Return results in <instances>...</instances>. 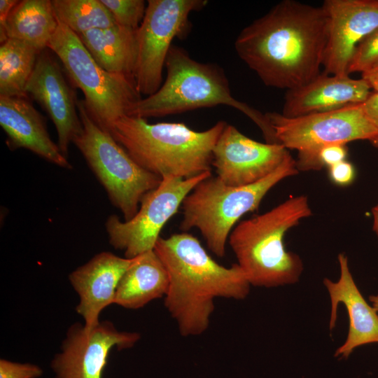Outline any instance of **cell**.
Instances as JSON below:
<instances>
[{
    "mask_svg": "<svg viewBox=\"0 0 378 378\" xmlns=\"http://www.w3.org/2000/svg\"><path fill=\"white\" fill-rule=\"evenodd\" d=\"M16 0H1L0 1V41L1 44L5 42L8 38L6 34V26L8 17L18 4Z\"/></svg>",
    "mask_w": 378,
    "mask_h": 378,
    "instance_id": "obj_30",
    "label": "cell"
},
{
    "mask_svg": "<svg viewBox=\"0 0 378 378\" xmlns=\"http://www.w3.org/2000/svg\"><path fill=\"white\" fill-rule=\"evenodd\" d=\"M329 177L336 185L346 186L351 183L355 178V169L346 160L328 167Z\"/></svg>",
    "mask_w": 378,
    "mask_h": 378,
    "instance_id": "obj_29",
    "label": "cell"
},
{
    "mask_svg": "<svg viewBox=\"0 0 378 378\" xmlns=\"http://www.w3.org/2000/svg\"><path fill=\"white\" fill-rule=\"evenodd\" d=\"M290 155L280 144L256 141L226 123L213 149L211 164L223 183L239 187L265 178Z\"/></svg>",
    "mask_w": 378,
    "mask_h": 378,
    "instance_id": "obj_13",
    "label": "cell"
},
{
    "mask_svg": "<svg viewBox=\"0 0 378 378\" xmlns=\"http://www.w3.org/2000/svg\"><path fill=\"white\" fill-rule=\"evenodd\" d=\"M112 15L116 24L137 30L145 16L143 0H101Z\"/></svg>",
    "mask_w": 378,
    "mask_h": 378,
    "instance_id": "obj_25",
    "label": "cell"
},
{
    "mask_svg": "<svg viewBox=\"0 0 378 378\" xmlns=\"http://www.w3.org/2000/svg\"><path fill=\"white\" fill-rule=\"evenodd\" d=\"M372 213L373 216V230L378 237V204L372 208Z\"/></svg>",
    "mask_w": 378,
    "mask_h": 378,
    "instance_id": "obj_33",
    "label": "cell"
},
{
    "mask_svg": "<svg viewBox=\"0 0 378 378\" xmlns=\"http://www.w3.org/2000/svg\"><path fill=\"white\" fill-rule=\"evenodd\" d=\"M42 51L8 38L0 46V97H27L26 85Z\"/></svg>",
    "mask_w": 378,
    "mask_h": 378,
    "instance_id": "obj_23",
    "label": "cell"
},
{
    "mask_svg": "<svg viewBox=\"0 0 378 378\" xmlns=\"http://www.w3.org/2000/svg\"><path fill=\"white\" fill-rule=\"evenodd\" d=\"M140 339L134 332L119 331L110 321L87 329L73 324L63 341L61 352L51 362L56 378H102L108 356L113 347H132Z\"/></svg>",
    "mask_w": 378,
    "mask_h": 378,
    "instance_id": "obj_12",
    "label": "cell"
},
{
    "mask_svg": "<svg viewBox=\"0 0 378 378\" xmlns=\"http://www.w3.org/2000/svg\"><path fill=\"white\" fill-rule=\"evenodd\" d=\"M327 23L324 72L348 75L356 46L378 29V0H325Z\"/></svg>",
    "mask_w": 378,
    "mask_h": 378,
    "instance_id": "obj_14",
    "label": "cell"
},
{
    "mask_svg": "<svg viewBox=\"0 0 378 378\" xmlns=\"http://www.w3.org/2000/svg\"><path fill=\"white\" fill-rule=\"evenodd\" d=\"M59 21L52 1H19L10 11L6 26L8 38L24 42L40 51L48 48Z\"/></svg>",
    "mask_w": 378,
    "mask_h": 378,
    "instance_id": "obj_22",
    "label": "cell"
},
{
    "mask_svg": "<svg viewBox=\"0 0 378 378\" xmlns=\"http://www.w3.org/2000/svg\"><path fill=\"white\" fill-rule=\"evenodd\" d=\"M340 274L334 282L325 278L323 284L330 296L331 314L329 328L335 327L337 307L343 304L349 318L347 337L335 351V356L347 358L354 350L362 345L378 343V314L365 300L356 286L349 267L348 258L338 255Z\"/></svg>",
    "mask_w": 378,
    "mask_h": 378,
    "instance_id": "obj_17",
    "label": "cell"
},
{
    "mask_svg": "<svg viewBox=\"0 0 378 378\" xmlns=\"http://www.w3.org/2000/svg\"><path fill=\"white\" fill-rule=\"evenodd\" d=\"M363 78L373 92H378V62L361 74Z\"/></svg>",
    "mask_w": 378,
    "mask_h": 378,
    "instance_id": "obj_32",
    "label": "cell"
},
{
    "mask_svg": "<svg viewBox=\"0 0 378 378\" xmlns=\"http://www.w3.org/2000/svg\"><path fill=\"white\" fill-rule=\"evenodd\" d=\"M154 251L169 276L164 306L182 336L206 330L216 298L242 300L249 293L251 285L239 265L218 264L190 234L160 237Z\"/></svg>",
    "mask_w": 378,
    "mask_h": 378,
    "instance_id": "obj_2",
    "label": "cell"
},
{
    "mask_svg": "<svg viewBox=\"0 0 378 378\" xmlns=\"http://www.w3.org/2000/svg\"><path fill=\"white\" fill-rule=\"evenodd\" d=\"M266 115L278 143L298 151V171L320 170L317 155L324 146L378 139V130L368 118L363 103L296 118L276 112Z\"/></svg>",
    "mask_w": 378,
    "mask_h": 378,
    "instance_id": "obj_9",
    "label": "cell"
},
{
    "mask_svg": "<svg viewBox=\"0 0 378 378\" xmlns=\"http://www.w3.org/2000/svg\"><path fill=\"white\" fill-rule=\"evenodd\" d=\"M299 171L291 155L272 173L251 185L232 187L212 175L200 182L182 203L180 230L197 228L209 249L223 258L229 236L240 218L257 210L266 194Z\"/></svg>",
    "mask_w": 378,
    "mask_h": 378,
    "instance_id": "obj_6",
    "label": "cell"
},
{
    "mask_svg": "<svg viewBox=\"0 0 378 378\" xmlns=\"http://www.w3.org/2000/svg\"><path fill=\"white\" fill-rule=\"evenodd\" d=\"M83 125L73 144L106 190L111 204L125 221L137 213L144 195L156 188L162 178L139 166L90 115L83 99L77 101Z\"/></svg>",
    "mask_w": 378,
    "mask_h": 378,
    "instance_id": "obj_7",
    "label": "cell"
},
{
    "mask_svg": "<svg viewBox=\"0 0 378 378\" xmlns=\"http://www.w3.org/2000/svg\"><path fill=\"white\" fill-rule=\"evenodd\" d=\"M43 373V370L33 363L0 360V378H38Z\"/></svg>",
    "mask_w": 378,
    "mask_h": 378,
    "instance_id": "obj_27",
    "label": "cell"
},
{
    "mask_svg": "<svg viewBox=\"0 0 378 378\" xmlns=\"http://www.w3.org/2000/svg\"><path fill=\"white\" fill-rule=\"evenodd\" d=\"M48 48L57 56L74 84L83 92L90 115L106 131L127 115L141 99L133 78L104 70L78 36L59 22Z\"/></svg>",
    "mask_w": 378,
    "mask_h": 378,
    "instance_id": "obj_8",
    "label": "cell"
},
{
    "mask_svg": "<svg viewBox=\"0 0 378 378\" xmlns=\"http://www.w3.org/2000/svg\"><path fill=\"white\" fill-rule=\"evenodd\" d=\"M211 172L181 178L166 176L160 185L142 198L136 215L122 221L117 215L108 217L105 227L111 245L133 258L154 249L167 222L178 211L183 200Z\"/></svg>",
    "mask_w": 378,
    "mask_h": 378,
    "instance_id": "obj_11",
    "label": "cell"
},
{
    "mask_svg": "<svg viewBox=\"0 0 378 378\" xmlns=\"http://www.w3.org/2000/svg\"><path fill=\"white\" fill-rule=\"evenodd\" d=\"M77 35L104 70L134 79L137 57L136 30L115 24Z\"/></svg>",
    "mask_w": 378,
    "mask_h": 378,
    "instance_id": "obj_21",
    "label": "cell"
},
{
    "mask_svg": "<svg viewBox=\"0 0 378 378\" xmlns=\"http://www.w3.org/2000/svg\"><path fill=\"white\" fill-rule=\"evenodd\" d=\"M52 4L58 21L76 34L116 24L101 0H52Z\"/></svg>",
    "mask_w": 378,
    "mask_h": 378,
    "instance_id": "obj_24",
    "label": "cell"
},
{
    "mask_svg": "<svg viewBox=\"0 0 378 378\" xmlns=\"http://www.w3.org/2000/svg\"><path fill=\"white\" fill-rule=\"evenodd\" d=\"M226 123L220 120L199 132L184 123L152 124L145 118L125 115L108 132L146 171L161 178H189L211 171L213 149Z\"/></svg>",
    "mask_w": 378,
    "mask_h": 378,
    "instance_id": "obj_3",
    "label": "cell"
},
{
    "mask_svg": "<svg viewBox=\"0 0 378 378\" xmlns=\"http://www.w3.org/2000/svg\"><path fill=\"white\" fill-rule=\"evenodd\" d=\"M135 259L103 251L69 274L80 299L76 309L83 318L85 328L97 326L102 311L114 303L119 281Z\"/></svg>",
    "mask_w": 378,
    "mask_h": 378,
    "instance_id": "obj_16",
    "label": "cell"
},
{
    "mask_svg": "<svg viewBox=\"0 0 378 378\" xmlns=\"http://www.w3.org/2000/svg\"><path fill=\"white\" fill-rule=\"evenodd\" d=\"M371 143L374 147L378 148V139H377L376 140L372 141Z\"/></svg>",
    "mask_w": 378,
    "mask_h": 378,
    "instance_id": "obj_35",
    "label": "cell"
},
{
    "mask_svg": "<svg viewBox=\"0 0 378 378\" xmlns=\"http://www.w3.org/2000/svg\"><path fill=\"white\" fill-rule=\"evenodd\" d=\"M206 0H149L136 30L137 57L134 74L140 94L150 96L162 84V71L176 37L188 31L190 13L206 5Z\"/></svg>",
    "mask_w": 378,
    "mask_h": 378,
    "instance_id": "obj_10",
    "label": "cell"
},
{
    "mask_svg": "<svg viewBox=\"0 0 378 378\" xmlns=\"http://www.w3.org/2000/svg\"><path fill=\"white\" fill-rule=\"evenodd\" d=\"M311 215L307 197L299 195L235 225L228 243L251 285L272 288L299 281L302 261L286 251L284 238L290 229Z\"/></svg>",
    "mask_w": 378,
    "mask_h": 378,
    "instance_id": "obj_5",
    "label": "cell"
},
{
    "mask_svg": "<svg viewBox=\"0 0 378 378\" xmlns=\"http://www.w3.org/2000/svg\"><path fill=\"white\" fill-rule=\"evenodd\" d=\"M363 106L368 118L378 130V92L372 91Z\"/></svg>",
    "mask_w": 378,
    "mask_h": 378,
    "instance_id": "obj_31",
    "label": "cell"
},
{
    "mask_svg": "<svg viewBox=\"0 0 378 378\" xmlns=\"http://www.w3.org/2000/svg\"><path fill=\"white\" fill-rule=\"evenodd\" d=\"M164 67L167 77L160 88L138 101L127 115L146 119L225 105L250 118L262 131L266 143H277L266 113L233 97L229 80L220 66L198 62L184 48L172 45Z\"/></svg>",
    "mask_w": 378,
    "mask_h": 378,
    "instance_id": "obj_4",
    "label": "cell"
},
{
    "mask_svg": "<svg viewBox=\"0 0 378 378\" xmlns=\"http://www.w3.org/2000/svg\"><path fill=\"white\" fill-rule=\"evenodd\" d=\"M326 41L322 6L283 0L240 31L234 49L266 86L288 90L320 74Z\"/></svg>",
    "mask_w": 378,
    "mask_h": 378,
    "instance_id": "obj_1",
    "label": "cell"
},
{
    "mask_svg": "<svg viewBox=\"0 0 378 378\" xmlns=\"http://www.w3.org/2000/svg\"><path fill=\"white\" fill-rule=\"evenodd\" d=\"M372 91L363 78L320 73L307 84L286 90L281 114L296 118L365 102Z\"/></svg>",
    "mask_w": 378,
    "mask_h": 378,
    "instance_id": "obj_18",
    "label": "cell"
},
{
    "mask_svg": "<svg viewBox=\"0 0 378 378\" xmlns=\"http://www.w3.org/2000/svg\"><path fill=\"white\" fill-rule=\"evenodd\" d=\"M347 156L346 145L331 144L322 148L318 153L317 160L321 169L327 166L330 167L346 160Z\"/></svg>",
    "mask_w": 378,
    "mask_h": 378,
    "instance_id": "obj_28",
    "label": "cell"
},
{
    "mask_svg": "<svg viewBox=\"0 0 378 378\" xmlns=\"http://www.w3.org/2000/svg\"><path fill=\"white\" fill-rule=\"evenodd\" d=\"M378 62V29L365 38L356 46L347 73L361 74Z\"/></svg>",
    "mask_w": 378,
    "mask_h": 378,
    "instance_id": "obj_26",
    "label": "cell"
},
{
    "mask_svg": "<svg viewBox=\"0 0 378 378\" xmlns=\"http://www.w3.org/2000/svg\"><path fill=\"white\" fill-rule=\"evenodd\" d=\"M30 94L46 111L57 134V145L68 157L69 147L83 130L77 101L57 62L43 50L26 85Z\"/></svg>",
    "mask_w": 378,
    "mask_h": 378,
    "instance_id": "obj_15",
    "label": "cell"
},
{
    "mask_svg": "<svg viewBox=\"0 0 378 378\" xmlns=\"http://www.w3.org/2000/svg\"><path fill=\"white\" fill-rule=\"evenodd\" d=\"M166 268L153 250L136 257L116 288L114 304L137 309L165 296L169 288Z\"/></svg>",
    "mask_w": 378,
    "mask_h": 378,
    "instance_id": "obj_20",
    "label": "cell"
},
{
    "mask_svg": "<svg viewBox=\"0 0 378 378\" xmlns=\"http://www.w3.org/2000/svg\"><path fill=\"white\" fill-rule=\"evenodd\" d=\"M0 125L11 148L27 149L59 167L72 168L51 139L43 117L27 97H0Z\"/></svg>",
    "mask_w": 378,
    "mask_h": 378,
    "instance_id": "obj_19",
    "label": "cell"
},
{
    "mask_svg": "<svg viewBox=\"0 0 378 378\" xmlns=\"http://www.w3.org/2000/svg\"><path fill=\"white\" fill-rule=\"evenodd\" d=\"M369 300L371 302L372 306L376 310L378 314V295H370Z\"/></svg>",
    "mask_w": 378,
    "mask_h": 378,
    "instance_id": "obj_34",
    "label": "cell"
}]
</instances>
